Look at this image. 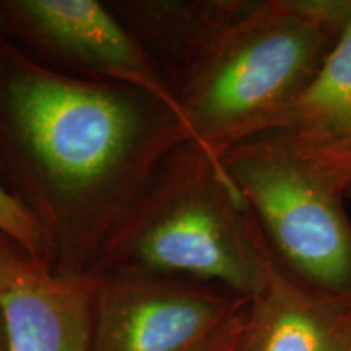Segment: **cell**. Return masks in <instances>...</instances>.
<instances>
[{"label": "cell", "mask_w": 351, "mask_h": 351, "mask_svg": "<svg viewBox=\"0 0 351 351\" xmlns=\"http://www.w3.org/2000/svg\"><path fill=\"white\" fill-rule=\"evenodd\" d=\"M95 276L93 351H199L249 301L166 276Z\"/></svg>", "instance_id": "cell-6"}, {"label": "cell", "mask_w": 351, "mask_h": 351, "mask_svg": "<svg viewBox=\"0 0 351 351\" xmlns=\"http://www.w3.org/2000/svg\"><path fill=\"white\" fill-rule=\"evenodd\" d=\"M345 0H245L178 91L189 140L221 156L282 130L339 33Z\"/></svg>", "instance_id": "cell-2"}, {"label": "cell", "mask_w": 351, "mask_h": 351, "mask_svg": "<svg viewBox=\"0 0 351 351\" xmlns=\"http://www.w3.org/2000/svg\"><path fill=\"white\" fill-rule=\"evenodd\" d=\"M3 234L0 231V244H2ZM0 351H8V340H7V327H5V319H3V311H2V304H0Z\"/></svg>", "instance_id": "cell-14"}, {"label": "cell", "mask_w": 351, "mask_h": 351, "mask_svg": "<svg viewBox=\"0 0 351 351\" xmlns=\"http://www.w3.org/2000/svg\"><path fill=\"white\" fill-rule=\"evenodd\" d=\"M98 278L65 275L33 261L5 236L0 244V304L8 351H93Z\"/></svg>", "instance_id": "cell-7"}, {"label": "cell", "mask_w": 351, "mask_h": 351, "mask_svg": "<svg viewBox=\"0 0 351 351\" xmlns=\"http://www.w3.org/2000/svg\"><path fill=\"white\" fill-rule=\"evenodd\" d=\"M0 231L21 245L33 261L56 270V254L36 218L0 184Z\"/></svg>", "instance_id": "cell-11"}, {"label": "cell", "mask_w": 351, "mask_h": 351, "mask_svg": "<svg viewBox=\"0 0 351 351\" xmlns=\"http://www.w3.org/2000/svg\"><path fill=\"white\" fill-rule=\"evenodd\" d=\"M278 132L313 150L351 142V0H345L335 41Z\"/></svg>", "instance_id": "cell-10"}, {"label": "cell", "mask_w": 351, "mask_h": 351, "mask_svg": "<svg viewBox=\"0 0 351 351\" xmlns=\"http://www.w3.org/2000/svg\"><path fill=\"white\" fill-rule=\"evenodd\" d=\"M186 140L171 104L67 75L0 34V184L41 225L59 274H91L117 219Z\"/></svg>", "instance_id": "cell-1"}, {"label": "cell", "mask_w": 351, "mask_h": 351, "mask_svg": "<svg viewBox=\"0 0 351 351\" xmlns=\"http://www.w3.org/2000/svg\"><path fill=\"white\" fill-rule=\"evenodd\" d=\"M0 34L47 67L140 88L179 111L173 88L108 3L0 0Z\"/></svg>", "instance_id": "cell-5"}, {"label": "cell", "mask_w": 351, "mask_h": 351, "mask_svg": "<svg viewBox=\"0 0 351 351\" xmlns=\"http://www.w3.org/2000/svg\"><path fill=\"white\" fill-rule=\"evenodd\" d=\"M221 165L280 265L306 287L351 301L345 184L282 132L231 148Z\"/></svg>", "instance_id": "cell-4"}, {"label": "cell", "mask_w": 351, "mask_h": 351, "mask_svg": "<svg viewBox=\"0 0 351 351\" xmlns=\"http://www.w3.org/2000/svg\"><path fill=\"white\" fill-rule=\"evenodd\" d=\"M350 317L351 301L296 280L262 236V280L247 302L244 351H340Z\"/></svg>", "instance_id": "cell-8"}, {"label": "cell", "mask_w": 351, "mask_h": 351, "mask_svg": "<svg viewBox=\"0 0 351 351\" xmlns=\"http://www.w3.org/2000/svg\"><path fill=\"white\" fill-rule=\"evenodd\" d=\"M340 351H351V317H350L348 326H346V330H345L343 340H341Z\"/></svg>", "instance_id": "cell-15"}, {"label": "cell", "mask_w": 351, "mask_h": 351, "mask_svg": "<svg viewBox=\"0 0 351 351\" xmlns=\"http://www.w3.org/2000/svg\"><path fill=\"white\" fill-rule=\"evenodd\" d=\"M243 337H244V332H243V335H241V339L236 341V343L232 345L228 351H244V348H243Z\"/></svg>", "instance_id": "cell-16"}, {"label": "cell", "mask_w": 351, "mask_h": 351, "mask_svg": "<svg viewBox=\"0 0 351 351\" xmlns=\"http://www.w3.org/2000/svg\"><path fill=\"white\" fill-rule=\"evenodd\" d=\"M142 274L218 283L249 300L262 280V234L221 160L186 140L117 219L91 275Z\"/></svg>", "instance_id": "cell-3"}, {"label": "cell", "mask_w": 351, "mask_h": 351, "mask_svg": "<svg viewBox=\"0 0 351 351\" xmlns=\"http://www.w3.org/2000/svg\"><path fill=\"white\" fill-rule=\"evenodd\" d=\"M245 0H116L114 15L156 64L178 96L218 34Z\"/></svg>", "instance_id": "cell-9"}, {"label": "cell", "mask_w": 351, "mask_h": 351, "mask_svg": "<svg viewBox=\"0 0 351 351\" xmlns=\"http://www.w3.org/2000/svg\"><path fill=\"white\" fill-rule=\"evenodd\" d=\"M245 311H247V306L243 313L236 315L231 322H228L225 327L219 330L217 335L213 337L212 340L207 341L199 351H228L232 345L236 343L241 339L244 332V322H245Z\"/></svg>", "instance_id": "cell-12"}, {"label": "cell", "mask_w": 351, "mask_h": 351, "mask_svg": "<svg viewBox=\"0 0 351 351\" xmlns=\"http://www.w3.org/2000/svg\"><path fill=\"white\" fill-rule=\"evenodd\" d=\"M322 158L324 163L330 168L333 173H337L341 178V181L346 184L348 192H351V143H346L343 147L330 148V150L315 152Z\"/></svg>", "instance_id": "cell-13"}]
</instances>
